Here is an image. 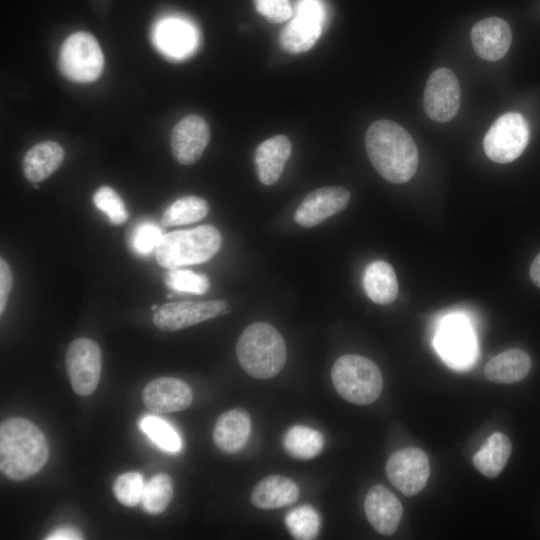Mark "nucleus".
Segmentation results:
<instances>
[{"label":"nucleus","mask_w":540,"mask_h":540,"mask_svg":"<svg viewBox=\"0 0 540 540\" xmlns=\"http://www.w3.org/2000/svg\"><path fill=\"white\" fill-rule=\"evenodd\" d=\"M251 432V418L243 408L222 413L213 428V441L224 453H237L246 445Z\"/></svg>","instance_id":"nucleus-19"},{"label":"nucleus","mask_w":540,"mask_h":540,"mask_svg":"<svg viewBox=\"0 0 540 540\" xmlns=\"http://www.w3.org/2000/svg\"><path fill=\"white\" fill-rule=\"evenodd\" d=\"M254 5L260 15L274 24L285 22L293 15L289 0H254Z\"/></svg>","instance_id":"nucleus-36"},{"label":"nucleus","mask_w":540,"mask_h":540,"mask_svg":"<svg viewBox=\"0 0 540 540\" xmlns=\"http://www.w3.org/2000/svg\"><path fill=\"white\" fill-rule=\"evenodd\" d=\"M366 517L372 527L385 536H391L397 530L403 507L397 497L385 486H372L364 500Z\"/></svg>","instance_id":"nucleus-17"},{"label":"nucleus","mask_w":540,"mask_h":540,"mask_svg":"<svg viewBox=\"0 0 540 540\" xmlns=\"http://www.w3.org/2000/svg\"><path fill=\"white\" fill-rule=\"evenodd\" d=\"M209 212L207 201L198 196H184L174 201L163 213L164 227L191 224L204 219Z\"/></svg>","instance_id":"nucleus-28"},{"label":"nucleus","mask_w":540,"mask_h":540,"mask_svg":"<svg viewBox=\"0 0 540 540\" xmlns=\"http://www.w3.org/2000/svg\"><path fill=\"white\" fill-rule=\"evenodd\" d=\"M13 278L12 272L4 260L0 259V314L2 315L6 307L7 299L12 288Z\"/></svg>","instance_id":"nucleus-37"},{"label":"nucleus","mask_w":540,"mask_h":540,"mask_svg":"<svg viewBox=\"0 0 540 540\" xmlns=\"http://www.w3.org/2000/svg\"><path fill=\"white\" fill-rule=\"evenodd\" d=\"M291 152V142L285 135L273 136L259 144L255 150L254 161L260 182L267 186L276 183Z\"/></svg>","instance_id":"nucleus-20"},{"label":"nucleus","mask_w":540,"mask_h":540,"mask_svg":"<svg viewBox=\"0 0 540 540\" xmlns=\"http://www.w3.org/2000/svg\"><path fill=\"white\" fill-rule=\"evenodd\" d=\"M164 280L169 288L178 292L200 295L207 292L210 287V282L206 275L187 269H169L165 274Z\"/></svg>","instance_id":"nucleus-32"},{"label":"nucleus","mask_w":540,"mask_h":540,"mask_svg":"<svg viewBox=\"0 0 540 540\" xmlns=\"http://www.w3.org/2000/svg\"><path fill=\"white\" fill-rule=\"evenodd\" d=\"M350 200L349 191L341 186H328L310 192L295 211L294 220L303 227H314L343 211Z\"/></svg>","instance_id":"nucleus-14"},{"label":"nucleus","mask_w":540,"mask_h":540,"mask_svg":"<svg viewBox=\"0 0 540 540\" xmlns=\"http://www.w3.org/2000/svg\"><path fill=\"white\" fill-rule=\"evenodd\" d=\"M64 150L55 141L40 142L31 147L22 161L23 173L31 183H39L51 176L62 164Z\"/></svg>","instance_id":"nucleus-22"},{"label":"nucleus","mask_w":540,"mask_h":540,"mask_svg":"<svg viewBox=\"0 0 540 540\" xmlns=\"http://www.w3.org/2000/svg\"><path fill=\"white\" fill-rule=\"evenodd\" d=\"M530 277L533 283L540 288V253L535 257L530 266Z\"/></svg>","instance_id":"nucleus-39"},{"label":"nucleus","mask_w":540,"mask_h":540,"mask_svg":"<svg viewBox=\"0 0 540 540\" xmlns=\"http://www.w3.org/2000/svg\"><path fill=\"white\" fill-rule=\"evenodd\" d=\"M236 355L248 375L257 379H269L278 375L286 363V344L274 326L266 322H255L239 336Z\"/></svg>","instance_id":"nucleus-3"},{"label":"nucleus","mask_w":540,"mask_h":540,"mask_svg":"<svg viewBox=\"0 0 540 540\" xmlns=\"http://www.w3.org/2000/svg\"><path fill=\"white\" fill-rule=\"evenodd\" d=\"M471 41L474 51L480 58L496 61L505 56L510 48L511 28L505 20L489 17L473 26Z\"/></svg>","instance_id":"nucleus-18"},{"label":"nucleus","mask_w":540,"mask_h":540,"mask_svg":"<svg viewBox=\"0 0 540 540\" xmlns=\"http://www.w3.org/2000/svg\"><path fill=\"white\" fill-rule=\"evenodd\" d=\"M230 310L226 300L169 302L154 312L153 323L162 331H177L226 315Z\"/></svg>","instance_id":"nucleus-11"},{"label":"nucleus","mask_w":540,"mask_h":540,"mask_svg":"<svg viewBox=\"0 0 540 540\" xmlns=\"http://www.w3.org/2000/svg\"><path fill=\"white\" fill-rule=\"evenodd\" d=\"M172 497L173 482L170 476L159 473L144 485L140 503L147 513L156 515L168 507Z\"/></svg>","instance_id":"nucleus-29"},{"label":"nucleus","mask_w":540,"mask_h":540,"mask_svg":"<svg viewBox=\"0 0 540 540\" xmlns=\"http://www.w3.org/2000/svg\"><path fill=\"white\" fill-rule=\"evenodd\" d=\"M331 379L335 390L344 400L360 406L376 401L383 389L378 366L356 354L339 357L333 364Z\"/></svg>","instance_id":"nucleus-5"},{"label":"nucleus","mask_w":540,"mask_h":540,"mask_svg":"<svg viewBox=\"0 0 540 540\" xmlns=\"http://www.w3.org/2000/svg\"><path fill=\"white\" fill-rule=\"evenodd\" d=\"M151 309L154 310V311H156V310L158 309V307H157V305H152V306H151Z\"/></svg>","instance_id":"nucleus-40"},{"label":"nucleus","mask_w":540,"mask_h":540,"mask_svg":"<svg viewBox=\"0 0 540 540\" xmlns=\"http://www.w3.org/2000/svg\"><path fill=\"white\" fill-rule=\"evenodd\" d=\"M386 475L405 496H414L426 486L430 474L427 454L414 447L394 452L387 460Z\"/></svg>","instance_id":"nucleus-12"},{"label":"nucleus","mask_w":540,"mask_h":540,"mask_svg":"<svg viewBox=\"0 0 540 540\" xmlns=\"http://www.w3.org/2000/svg\"><path fill=\"white\" fill-rule=\"evenodd\" d=\"M283 446L291 457L309 460L319 455L323 450L324 437L311 427L294 425L285 433Z\"/></svg>","instance_id":"nucleus-27"},{"label":"nucleus","mask_w":540,"mask_h":540,"mask_svg":"<svg viewBox=\"0 0 540 540\" xmlns=\"http://www.w3.org/2000/svg\"><path fill=\"white\" fill-rule=\"evenodd\" d=\"M93 203L114 225H121L128 219L125 203L110 186L99 187L93 195Z\"/></svg>","instance_id":"nucleus-33"},{"label":"nucleus","mask_w":540,"mask_h":540,"mask_svg":"<svg viewBox=\"0 0 540 540\" xmlns=\"http://www.w3.org/2000/svg\"><path fill=\"white\" fill-rule=\"evenodd\" d=\"M162 230L151 221L138 223L131 231L129 243L131 249L139 255H148L158 247L162 238Z\"/></svg>","instance_id":"nucleus-35"},{"label":"nucleus","mask_w":540,"mask_h":540,"mask_svg":"<svg viewBox=\"0 0 540 540\" xmlns=\"http://www.w3.org/2000/svg\"><path fill=\"white\" fill-rule=\"evenodd\" d=\"M209 139L210 130L202 117L195 114L184 117L171 132V151L175 160L182 165L197 162Z\"/></svg>","instance_id":"nucleus-15"},{"label":"nucleus","mask_w":540,"mask_h":540,"mask_svg":"<svg viewBox=\"0 0 540 540\" xmlns=\"http://www.w3.org/2000/svg\"><path fill=\"white\" fill-rule=\"evenodd\" d=\"M434 347L442 360L451 368L463 370L471 367L478 356V345L468 319L453 313L439 323Z\"/></svg>","instance_id":"nucleus-6"},{"label":"nucleus","mask_w":540,"mask_h":540,"mask_svg":"<svg viewBox=\"0 0 540 540\" xmlns=\"http://www.w3.org/2000/svg\"><path fill=\"white\" fill-rule=\"evenodd\" d=\"M104 56L96 38L88 32L68 36L59 51V69L69 80L87 83L102 73Z\"/></svg>","instance_id":"nucleus-7"},{"label":"nucleus","mask_w":540,"mask_h":540,"mask_svg":"<svg viewBox=\"0 0 540 540\" xmlns=\"http://www.w3.org/2000/svg\"><path fill=\"white\" fill-rule=\"evenodd\" d=\"M49 457L42 431L25 418L13 417L0 425V469L11 480H25L39 472Z\"/></svg>","instance_id":"nucleus-2"},{"label":"nucleus","mask_w":540,"mask_h":540,"mask_svg":"<svg viewBox=\"0 0 540 540\" xmlns=\"http://www.w3.org/2000/svg\"><path fill=\"white\" fill-rule=\"evenodd\" d=\"M222 236L213 225L177 230L165 234L155 250L158 264L167 269L210 260L221 248Z\"/></svg>","instance_id":"nucleus-4"},{"label":"nucleus","mask_w":540,"mask_h":540,"mask_svg":"<svg viewBox=\"0 0 540 540\" xmlns=\"http://www.w3.org/2000/svg\"><path fill=\"white\" fill-rule=\"evenodd\" d=\"M531 368V359L524 350L513 348L493 357L485 366L486 378L494 383L511 384L524 379Z\"/></svg>","instance_id":"nucleus-23"},{"label":"nucleus","mask_w":540,"mask_h":540,"mask_svg":"<svg viewBox=\"0 0 540 540\" xmlns=\"http://www.w3.org/2000/svg\"><path fill=\"white\" fill-rule=\"evenodd\" d=\"M511 451L510 439L501 432H494L485 440L472 461L482 475L495 478L506 466Z\"/></svg>","instance_id":"nucleus-25"},{"label":"nucleus","mask_w":540,"mask_h":540,"mask_svg":"<svg viewBox=\"0 0 540 540\" xmlns=\"http://www.w3.org/2000/svg\"><path fill=\"white\" fill-rule=\"evenodd\" d=\"M325 18V7L320 0H299L295 17L280 32L282 48L291 54L311 49L322 33Z\"/></svg>","instance_id":"nucleus-9"},{"label":"nucleus","mask_w":540,"mask_h":540,"mask_svg":"<svg viewBox=\"0 0 540 540\" xmlns=\"http://www.w3.org/2000/svg\"><path fill=\"white\" fill-rule=\"evenodd\" d=\"M141 430L162 450L176 453L182 441L177 431L166 421L155 416H145L139 424Z\"/></svg>","instance_id":"nucleus-30"},{"label":"nucleus","mask_w":540,"mask_h":540,"mask_svg":"<svg viewBox=\"0 0 540 540\" xmlns=\"http://www.w3.org/2000/svg\"><path fill=\"white\" fill-rule=\"evenodd\" d=\"M81 533L72 527H61L51 532L46 540H78L82 539Z\"/></svg>","instance_id":"nucleus-38"},{"label":"nucleus","mask_w":540,"mask_h":540,"mask_svg":"<svg viewBox=\"0 0 540 540\" xmlns=\"http://www.w3.org/2000/svg\"><path fill=\"white\" fill-rule=\"evenodd\" d=\"M285 525L290 534L298 540L315 539L319 533V516L310 505H303L285 516Z\"/></svg>","instance_id":"nucleus-31"},{"label":"nucleus","mask_w":540,"mask_h":540,"mask_svg":"<svg viewBox=\"0 0 540 540\" xmlns=\"http://www.w3.org/2000/svg\"><path fill=\"white\" fill-rule=\"evenodd\" d=\"M363 285L367 296L380 305L390 304L398 295L396 274L385 261H373L366 267Z\"/></svg>","instance_id":"nucleus-24"},{"label":"nucleus","mask_w":540,"mask_h":540,"mask_svg":"<svg viewBox=\"0 0 540 540\" xmlns=\"http://www.w3.org/2000/svg\"><path fill=\"white\" fill-rule=\"evenodd\" d=\"M461 102L459 82L452 70L438 68L425 85L423 105L427 116L436 122H447L455 117Z\"/></svg>","instance_id":"nucleus-13"},{"label":"nucleus","mask_w":540,"mask_h":540,"mask_svg":"<svg viewBox=\"0 0 540 540\" xmlns=\"http://www.w3.org/2000/svg\"><path fill=\"white\" fill-rule=\"evenodd\" d=\"M299 496V487L293 480L270 475L253 487L251 503L262 510H273L296 503Z\"/></svg>","instance_id":"nucleus-21"},{"label":"nucleus","mask_w":540,"mask_h":540,"mask_svg":"<svg viewBox=\"0 0 540 540\" xmlns=\"http://www.w3.org/2000/svg\"><path fill=\"white\" fill-rule=\"evenodd\" d=\"M529 141V125L517 112L501 115L484 136L483 147L487 157L500 164L517 159Z\"/></svg>","instance_id":"nucleus-8"},{"label":"nucleus","mask_w":540,"mask_h":540,"mask_svg":"<svg viewBox=\"0 0 540 540\" xmlns=\"http://www.w3.org/2000/svg\"><path fill=\"white\" fill-rule=\"evenodd\" d=\"M192 399L190 386L174 377L156 378L142 392L145 406L160 414L184 410L190 406Z\"/></svg>","instance_id":"nucleus-16"},{"label":"nucleus","mask_w":540,"mask_h":540,"mask_svg":"<svg viewBox=\"0 0 540 540\" xmlns=\"http://www.w3.org/2000/svg\"><path fill=\"white\" fill-rule=\"evenodd\" d=\"M370 162L387 181L401 184L409 181L418 166V149L412 136L390 120L372 123L365 134Z\"/></svg>","instance_id":"nucleus-1"},{"label":"nucleus","mask_w":540,"mask_h":540,"mask_svg":"<svg viewBox=\"0 0 540 540\" xmlns=\"http://www.w3.org/2000/svg\"><path fill=\"white\" fill-rule=\"evenodd\" d=\"M144 485L140 473H123L114 481L113 493L121 504L128 507L136 506L141 502Z\"/></svg>","instance_id":"nucleus-34"},{"label":"nucleus","mask_w":540,"mask_h":540,"mask_svg":"<svg viewBox=\"0 0 540 540\" xmlns=\"http://www.w3.org/2000/svg\"><path fill=\"white\" fill-rule=\"evenodd\" d=\"M159 48L173 57L188 55L195 48V32L186 22L178 19L163 21L155 31Z\"/></svg>","instance_id":"nucleus-26"},{"label":"nucleus","mask_w":540,"mask_h":540,"mask_svg":"<svg viewBox=\"0 0 540 540\" xmlns=\"http://www.w3.org/2000/svg\"><path fill=\"white\" fill-rule=\"evenodd\" d=\"M65 365L77 395L88 396L95 391L101 374V350L94 340L85 337L73 340L66 351Z\"/></svg>","instance_id":"nucleus-10"}]
</instances>
